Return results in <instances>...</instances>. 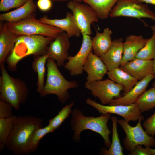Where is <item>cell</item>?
Returning a JSON list of instances; mask_svg holds the SVG:
<instances>
[{
	"mask_svg": "<svg viewBox=\"0 0 155 155\" xmlns=\"http://www.w3.org/2000/svg\"><path fill=\"white\" fill-rule=\"evenodd\" d=\"M83 70L87 74L86 82H88L102 80L108 71L100 57L94 54L92 50L89 53L85 61Z\"/></svg>",
	"mask_w": 155,
	"mask_h": 155,
	"instance_id": "obj_14",
	"label": "cell"
},
{
	"mask_svg": "<svg viewBox=\"0 0 155 155\" xmlns=\"http://www.w3.org/2000/svg\"><path fill=\"white\" fill-rule=\"evenodd\" d=\"M155 76L150 74L138 81L127 93L121 97L113 99L109 105H129L135 103L139 97L145 91L150 82Z\"/></svg>",
	"mask_w": 155,
	"mask_h": 155,
	"instance_id": "obj_17",
	"label": "cell"
},
{
	"mask_svg": "<svg viewBox=\"0 0 155 155\" xmlns=\"http://www.w3.org/2000/svg\"><path fill=\"white\" fill-rule=\"evenodd\" d=\"M17 116L0 119V151L3 150L13 130Z\"/></svg>",
	"mask_w": 155,
	"mask_h": 155,
	"instance_id": "obj_27",
	"label": "cell"
},
{
	"mask_svg": "<svg viewBox=\"0 0 155 155\" xmlns=\"http://www.w3.org/2000/svg\"><path fill=\"white\" fill-rule=\"evenodd\" d=\"M119 0H83L96 13L99 18L104 20L109 16L112 8Z\"/></svg>",
	"mask_w": 155,
	"mask_h": 155,
	"instance_id": "obj_24",
	"label": "cell"
},
{
	"mask_svg": "<svg viewBox=\"0 0 155 155\" xmlns=\"http://www.w3.org/2000/svg\"><path fill=\"white\" fill-rule=\"evenodd\" d=\"M19 36L11 31L6 23L0 24V65L4 64Z\"/></svg>",
	"mask_w": 155,
	"mask_h": 155,
	"instance_id": "obj_20",
	"label": "cell"
},
{
	"mask_svg": "<svg viewBox=\"0 0 155 155\" xmlns=\"http://www.w3.org/2000/svg\"><path fill=\"white\" fill-rule=\"evenodd\" d=\"M73 0L76 1L78 2H81L82 1V0Z\"/></svg>",
	"mask_w": 155,
	"mask_h": 155,
	"instance_id": "obj_40",
	"label": "cell"
},
{
	"mask_svg": "<svg viewBox=\"0 0 155 155\" xmlns=\"http://www.w3.org/2000/svg\"><path fill=\"white\" fill-rule=\"evenodd\" d=\"M143 126L149 135L154 136L155 135V113L144 121Z\"/></svg>",
	"mask_w": 155,
	"mask_h": 155,
	"instance_id": "obj_34",
	"label": "cell"
},
{
	"mask_svg": "<svg viewBox=\"0 0 155 155\" xmlns=\"http://www.w3.org/2000/svg\"><path fill=\"white\" fill-rule=\"evenodd\" d=\"M73 104L71 102L63 107L55 116L49 121L48 125L54 131L58 128L71 113Z\"/></svg>",
	"mask_w": 155,
	"mask_h": 155,
	"instance_id": "obj_31",
	"label": "cell"
},
{
	"mask_svg": "<svg viewBox=\"0 0 155 155\" xmlns=\"http://www.w3.org/2000/svg\"><path fill=\"white\" fill-rule=\"evenodd\" d=\"M28 0H0V11L4 12L19 8L24 5Z\"/></svg>",
	"mask_w": 155,
	"mask_h": 155,
	"instance_id": "obj_32",
	"label": "cell"
},
{
	"mask_svg": "<svg viewBox=\"0 0 155 155\" xmlns=\"http://www.w3.org/2000/svg\"><path fill=\"white\" fill-rule=\"evenodd\" d=\"M70 125L73 131L72 139L76 142L80 139V134L83 131L89 129L100 135L104 140L105 146L108 148L111 142L109 138L111 131L109 129L107 123L111 118V113L102 114L98 117L87 116L84 115L83 112L76 108L71 113Z\"/></svg>",
	"mask_w": 155,
	"mask_h": 155,
	"instance_id": "obj_3",
	"label": "cell"
},
{
	"mask_svg": "<svg viewBox=\"0 0 155 155\" xmlns=\"http://www.w3.org/2000/svg\"><path fill=\"white\" fill-rule=\"evenodd\" d=\"M86 103L96 109L101 114L113 113L119 115L127 122L135 121L144 117L139 109L136 103L127 105H105L98 103L89 98L86 100Z\"/></svg>",
	"mask_w": 155,
	"mask_h": 155,
	"instance_id": "obj_11",
	"label": "cell"
},
{
	"mask_svg": "<svg viewBox=\"0 0 155 155\" xmlns=\"http://www.w3.org/2000/svg\"><path fill=\"white\" fill-rule=\"evenodd\" d=\"M82 42L77 53L73 56H69L64 66L72 76L82 74L84 63L89 53L92 50V40L90 35L82 34Z\"/></svg>",
	"mask_w": 155,
	"mask_h": 155,
	"instance_id": "obj_12",
	"label": "cell"
},
{
	"mask_svg": "<svg viewBox=\"0 0 155 155\" xmlns=\"http://www.w3.org/2000/svg\"><path fill=\"white\" fill-rule=\"evenodd\" d=\"M140 2L143 3L145 2L147 3L150 4L155 5V0H138Z\"/></svg>",
	"mask_w": 155,
	"mask_h": 155,
	"instance_id": "obj_37",
	"label": "cell"
},
{
	"mask_svg": "<svg viewBox=\"0 0 155 155\" xmlns=\"http://www.w3.org/2000/svg\"><path fill=\"white\" fill-rule=\"evenodd\" d=\"M69 38L66 33L63 31L47 47V54L49 57L56 61L58 67L64 66L69 57L68 50L70 44Z\"/></svg>",
	"mask_w": 155,
	"mask_h": 155,
	"instance_id": "obj_13",
	"label": "cell"
},
{
	"mask_svg": "<svg viewBox=\"0 0 155 155\" xmlns=\"http://www.w3.org/2000/svg\"><path fill=\"white\" fill-rule=\"evenodd\" d=\"M82 1H83V0H82Z\"/></svg>",
	"mask_w": 155,
	"mask_h": 155,
	"instance_id": "obj_42",
	"label": "cell"
},
{
	"mask_svg": "<svg viewBox=\"0 0 155 155\" xmlns=\"http://www.w3.org/2000/svg\"><path fill=\"white\" fill-rule=\"evenodd\" d=\"M43 22L57 28L65 32L69 38L79 37L81 32L72 13L67 12L65 18L52 19L44 16L40 19Z\"/></svg>",
	"mask_w": 155,
	"mask_h": 155,
	"instance_id": "obj_16",
	"label": "cell"
},
{
	"mask_svg": "<svg viewBox=\"0 0 155 155\" xmlns=\"http://www.w3.org/2000/svg\"><path fill=\"white\" fill-rule=\"evenodd\" d=\"M150 151L151 155H155V149L150 148Z\"/></svg>",
	"mask_w": 155,
	"mask_h": 155,
	"instance_id": "obj_39",
	"label": "cell"
},
{
	"mask_svg": "<svg viewBox=\"0 0 155 155\" xmlns=\"http://www.w3.org/2000/svg\"><path fill=\"white\" fill-rule=\"evenodd\" d=\"M151 148H143L141 145H138L134 149L130 152L129 155H151L150 151Z\"/></svg>",
	"mask_w": 155,
	"mask_h": 155,
	"instance_id": "obj_35",
	"label": "cell"
},
{
	"mask_svg": "<svg viewBox=\"0 0 155 155\" xmlns=\"http://www.w3.org/2000/svg\"><path fill=\"white\" fill-rule=\"evenodd\" d=\"M54 131L49 125L34 131L30 136L28 142V148L30 153L34 152L38 150L40 141L45 135Z\"/></svg>",
	"mask_w": 155,
	"mask_h": 155,
	"instance_id": "obj_29",
	"label": "cell"
},
{
	"mask_svg": "<svg viewBox=\"0 0 155 155\" xmlns=\"http://www.w3.org/2000/svg\"><path fill=\"white\" fill-rule=\"evenodd\" d=\"M43 122L41 118L35 116H17L5 147L17 155L30 154L28 148V140L34 131L42 127Z\"/></svg>",
	"mask_w": 155,
	"mask_h": 155,
	"instance_id": "obj_1",
	"label": "cell"
},
{
	"mask_svg": "<svg viewBox=\"0 0 155 155\" xmlns=\"http://www.w3.org/2000/svg\"><path fill=\"white\" fill-rule=\"evenodd\" d=\"M142 113L155 107V88L153 87L145 91L138 98L136 102Z\"/></svg>",
	"mask_w": 155,
	"mask_h": 155,
	"instance_id": "obj_28",
	"label": "cell"
},
{
	"mask_svg": "<svg viewBox=\"0 0 155 155\" xmlns=\"http://www.w3.org/2000/svg\"><path fill=\"white\" fill-rule=\"evenodd\" d=\"M112 122V140L108 149L104 148L101 149V154L104 155H123V148L121 145L118 133L117 117L113 116L111 117Z\"/></svg>",
	"mask_w": 155,
	"mask_h": 155,
	"instance_id": "obj_25",
	"label": "cell"
},
{
	"mask_svg": "<svg viewBox=\"0 0 155 155\" xmlns=\"http://www.w3.org/2000/svg\"><path fill=\"white\" fill-rule=\"evenodd\" d=\"M54 39L40 35L19 36L6 59L7 68L15 71L18 62L24 57L30 55L47 54V47Z\"/></svg>",
	"mask_w": 155,
	"mask_h": 155,
	"instance_id": "obj_2",
	"label": "cell"
},
{
	"mask_svg": "<svg viewBox=\"0 0 155 155\" xmlns=\"http://www.w3.org/2000/svg\"><path fill=\"white\" fill-rule=\"evenodd\" d=\"M67 6L71 11L82 34H91V25L94 22H98L99 19L93 9L85 3L73 0L69 2Z\"/></svg>",
	"mask_w": 155,
	"mask_h": 155,
	"instance_id": "obj_10",
	"label": "cell"
},
{
	"mask_svg": "<svg viewBox=\"0 0 155 155\" xmlns=\"http://www.w3.org/2000/svg\"><path fill=\"white\" fill-rule=\"evenodd\" d=\"M150 27L152 31V35L148 39L144 46L138 52L135 59L152 60L155 58V26H152Z\"/></svg>",
	"mask_w": 155,
	"mask_h": 155,
	"instance_id": "obj_30",
	"label": "cell"
},
{
	"mask_svg": "<svg viewBox=\"0 0 155 155\" xmlns=\"http://www.w3.org/2000/svg\"><path fill=\"white\" fill-rule=\"evenodd\" d=\"M107 74L110 79L123 87V96L129 92L138 81L120 67L108 71Z\"/></svg>",
	"mask_w": 155,
	"mask_h": 155,
	"instance_id": "obj_22",
	"label": "cell"
},
{
	"mask_svg": "<svg viewBox=\"0 0 155 155\" xmlns=\"http://www.w3.org/2000/svg\"><path fill=\"white\" fill-rule=\"evenodd\" d=\"M120 67L140 81L153 74V60L135 59Z\"/></svg>",
	"mask_w": 155,
	"mask_h": 155,
	"instance_id": "obj_15",
	"label": "cell"
},
{
	"mask_svg": "<svg viewBox=\"0 0 155 155\" xmlns=\"http://www.w3.org/2000/svg\"><path fill=\"white\" fill-rule=\"evenodd\" d=\"M0 98L9 103L16 110L21 104L25 103L29 90L27 85L19 78L11 76L5 68L4 64L0 65Z\"/></svg>",
	"mask_w": 155,
	"mask_h": 155,
	"instance_id": "obj_5",
	"label": "cell"
},
{
	"mask_svg": "<svg viewBox=\"0 0 155 155\" xmlns=\"http://www.w3.org/2000/svg\"><path fill=\"white\" fill-rule=\"evenodd\" d=\"M48 57L47 54L34 56L32 63V68L34 71L37 73V90L39 93L42 91L44 86L45 64Z\"/></svg>",
	"mask_w": 155,
	"mask_h": 155,
	"instance_id": "obj_26",
	"label": "cell"
},
{
	"mask_svg": "<svg viewBox=\"0 0 155 155\" xmlns=\"http://www.w3.org/2000/svg\"><path fill=\"white\" fill-rule=\"evenodd\" d=\"M112 31L108 28L101 33L96 30V35L92 40V49L94 54L100 57L107 51L112 43Z\"/></svg>",
	"mask_w": 155,
	"mask_h": 155,
	"instance_id": "obj_23",
	"label": "cell"
},
{
	"mask_svg": "<svg viewBox=\"0 0 155 155\" xmlns=\"http://www.w3.org/2000/svg\"><path fill=\"white\" fill-rule=\"evenodd\" d=\"M148 40L142 35H131L127 36L123 43V53L120 66L134 59Z\"/></svg>",
	"mask_w": 155,
	"mask_h": 155,
	"instance_id": "obj_18",
	"label": "cell"
},
{
	"mask_svg": "<svg viewBox=\"0 0 155 155\" xmlns=\"http://www.w3.org/2000/svg\"><path fill=\"white\" fill-rule=\"evenodd\" d=\"M152 86L155 88V81L153 83Z\"/></svg>",
	"mask_w": 155,
	"mask_h": 155,
	"instance_id": "obj_41",
	"label": "cell"
},
{
	"mask_svg": "<svg viewBox=\"0 0 155 155\" xmlns=\"http://www.w3.org/2000/svg\"><path fill=\"white\" fill-rule=\"evenodd\" d=\"M37 6L33 0H28L22 6L16 9L0 14V20L15 23L33 15Z\"/></svg>",
	"mask_w": 155,
	"mask_h": 155,
	"instance_id": "obj_21",
	"label": "cell"
},
{
	"mask_svg": "<svg viewBox=\"0 0 155 155\" xmlns=\"http://www.w3.org/2000/svg\"><path fill=\"white\" fill-rule=\"evenodd\" d=\"M111 18L127 17L140 19L148 18L155 20V13L138 0H119L112 8Z\"/></svg>",
	"mask_w": 155,
	"mask_h": 155,
	"instance_id": "obj_8",
	"label": "cell"
},
{
	"mask_svg": "<svg viewBox=\"0 0 155 155\" xmlns=\"http://www.w3.org/2000/svg\"><path fill=\"white\" fill-rule=\"evenodd\" d=\"M142 120L139 119L136 125L132 127L124 119H118L117 123L126 135L123 142L125 150L131 152L138 145L148 148L155 146V138L144 130L141 124Z\"/></svg>",
	"mask_w": 155,
	"mask_h": 155,
	"instance_id": "obj_7",
	"label": "cell"
},
{
	"mask_svg": "<svg viewBox=\"0 0 155 155\" xmlns=\"http://www.w3.org/2000/svg\"><path fill=\"white\" fill-rule=\"evenodd\" d=\"M57 67L54 60L48 57L46 82L40 95L42 97L50 94L55 95L60 102L64 104L69 97L68 90L78 87V84L75 80L69 81L65 79Z\"/></svg>",
	"mask_w": 155,
	"mask_h": 155,
	"instance_id": "obj_4",
	"label": "cell"
},
{
	"mask_svg": "<svg viewBox=\"0 0 155 155\" xmlns=\"http://www.w3.org/2000/svg\"><path fill=\"white\" fill-rule=\"evenodd\" d=\"M123 43L122 38L114 40L107 51L100 57L108 71L121 66L123 53Z\"/></svg>",
	"mask_w": 155,
	"mask_h": 155,
	"instance_id": "obj_19",
	"label": "cell"
},
{
	"mask_svg": "<svg viewBox=\"0 0 155 155\" xmlns=\"http://www.w3.org/2000/svg\"><path fill=\"white\" fill-rule=\"evenodd\" d=\"M37 6L41 10L46 11L49 10L52 6L51 0H38Z\"/></svg>",
	"mask_w": 155,
	"mask_h": 155,
	"instance_id": "obj_36",
	"label": "cell"
},
{
	"mask_svg": "<svg viewBox=\"0 0 155 155\" xmlns=\"http://www.w3.org/2000/svg\"><path fill=\"white\" fill-rule=\"evenodd\" d=\"M6 23L11 31L19 36L36 35L55 38L63 31L43 22L33 15L16 22Z\"/></svg>",
	"mask_w": 155,
	"mask_h": 155,
	"instance_id": "obj_6",
	"label": "cell"
},
{
	"mask_svg": "<svg viewBox=\"0 0 155 155\" xmlns=\"http://www.w3.org/2000/svg\"><path fill=\"white\" fill-rule=\"evenodd\" d=\"M12 106L9 103L0 98V119L7 118L13 115Z\"/></svg>",
	"mask_w": 155,
	"mask_h": 155,
	"instance_id": "obj_33",
	"label": "cell"
},
{
	"mask_svg": "<svg viewBox=\"0 0 155 155\" xmlns=\"http://www.w3.org/2000/svg\"><path fill=\"white\" fill-rule=\"evenodd\" d=\"M153 60V75L155 76V58Z\"/></svg>",
	"mask_w": 155,
	"mask_h": 155,
	"instance_id": "obj_38",
	"label": "cell"
},
{
	"mask_svg": "<svg viewBox=\"0 0 155 155\" xmlns=\"http://www.w3.org/2000/svg\"><path fill=\"white\" fill-rule=\"evenodd\" d=\"M84 86L95 97L98 98L103 105L109 104L113 99L121 97V92L123 89L122 86L110 79L86 82Z\"/></svg>",
	"mask_w": 155,
	"mask_h": 155,
	"instance_id": "obj_9",
	"label": "cell"
}]
</instances>
